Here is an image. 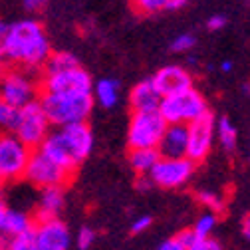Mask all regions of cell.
Returning <instances> with one entry per match:
<instances>
[{
    "label": "cell",
    "instance_id": "obj_22",
    "mask_svg": "<svg viewBox=\"0 0 250 250\" xmlns=\"http://www.w3.org/2000/svg\"><path fill=\"white\" fill-rule=\"evenodd\" d=\"M80 62L74 54L70 52H54L50 54L46 66H44V74H56V72H66L72 68H78Z\"/></svg>",
    "mask_w": 250,
    "mask_h": 250
},
{
    "label": "cell",
    "instance_id": "obj_2",
    "mask_svg": "<svg viewBox=\"0 0 250 250\" xmlns=\"http://www.w3.org/2000/svg\"><path fill=\"white\" fill-rule=\"evenodd\" d=\"M38 149L58 165L76 173V169L87 159L93 149V131L87 123L56 127Z\"/></svg>",
    "mask_w": 250,
    "mask_h": 250
},
{
    "label": "cell",
    "instance_id": "obj_7",
    "mask_svg": "<svg viewBox=\"0 0 250 250\" xmlns=\"http://www.w3.org/2000/svg\"><path fill=\"white\" fill-rule=\"evenodd\" d=\"M34 149L22 143L12 131L0 133V185L24 179L28 159Z\"/></svg>",
    "mask_w": 250,
    "mask_h": 250
},
{
    "label": "cell",
    "instance_id": "obj_29",
    "mask_svg": "<svg viewBox=\"0 0 250 250\" xmlns=\"http://www.w3.org/2000/svg\"><path fill=\"white\" fill-rule=\"evenodd\" d=\"M96 242V230L91 227H82L78 230V236H76V244L80 250H89L91 244Z\"/></svg>",
    "mask_w": 250,
    "mask_h": 250
},
{
    "label": "cell",
    "instance_id": "obj_27",
    "mask_svg": "<svg viewBox=\"0 0 250 250\" xmlns=\"http://www.w3.org/2000/svg\"><path fill=\"white\" fill-rule=\"evenodd\" d=\"M133 6L137 12H143V14H155V12H161V10H167L171 0H131Z\"/></svg>",
    "mask_w": 250,
    "mask_h": 250
},
{
    "label": "cell",
    "instance_id": "obj_20",
    "mask_svg": "<svg viewBox=\"0 0 250 250\" xmlns=\"http://www.w3.org/2000/svg\"><path fill=\"white\" fill-rule=\"evenodd\" d=\"M91 91H93V96H91L93 102H98L105 109L115 107L119 102V82L117 80L104 78L91 87Z\"/></svg>",
    "mask_w": 250,
    "mask_h": 250
},
{
    "label": "cell",
    "instance_id": "obj_1",
    "mask_svg": "<svg viewBox=\"0 0 250 250\" xmlns=\"http://www.w3.org/2000/svg\"><path fill=\"white\" fill-rule=\"evenodd\" d=\"M52 54L44 26L34 18H24L8 24L4 38V62L20 66L26 72L44 70Z\"/></svg>",
    "mask_w": 250,
    "mask_h": 250
},
{
    "label": "cell",
    "instance_id": "obj_32",
    "mask_svg": "<svg viewBox=\"0 0 250 250\" xmlns=\"http://www.w3.org/2000/svg\"><path fill=\"white\" fill-rule=\"evenodd\" d=\"M48 2L50 0H22V4L28 12H40L48 6Z\"/></svg>",
    "mask_w": 250,
    "mask_h": 250
},
{
    "label": "cell",
    "instance_id": "obj_41",
    "mask_svg": "<svg viewBox=\"0 0 250 250\" xmlns=\"http://www.w3.org/2000/svg\"><path fill=\"white\" fill-rule=\"evenodd\" d=\"M242 91L246 93V96H250V82H246V83H242Z\"/></svg>",
    "mask_w": 250,
    "mask_h": 250
},
{
    "label": "cell",
    "instance_id": "obj_3",
    "mask_svg": "<svg viewBox=\"0 0 250 250\" xmlns=\"http://www.w3.org/2000/svg\"><path fill=\"white\" fill-rule=\"evenodd\" d=\"M38 102L52 127L87 123L96 104L91 93H42Z\"/></svg>",
    "mask_w": 250,
    "mask_h": 250
},
{
    "label": "cell",
    "instance_id": "obj_4",
    "mask_svg": "<svg viewBox=\"0 0 250 250\" xmlns=\"http://www.w3.org/2000/svg\"><path fill=\"white\" fill-rule=\"evenodd\" d=\"M208 111L210 109H208L207 100L195 87H189V89H183L179 93H173V96L161 98V104H159V113L167 121V125L169 123L189 125Z\"/></svg>",
    "mask_w": 250,
    "mask_h": 250
},
{
    "label": "cell",
    "instance_id": "obj_39",
    "mask_svg": "<svg viewBox=\"0 0 250 250\" xmlns=\"http://www.w3.org/2000/svg\"><path fill=\"white\" fill-rule=\"evenodd\" d=\"M6 201L2 199V197H0V225H2V218H4V212H6Z\"/></svg>",
    "mask_w": 250,
    "mask_h": 250
},
{
    "label": "cell",
    "instance_id": "obj_23",
    "mask_svg": "<svg viewBox=\"0 0 250 250\" xmlns=\"http://www.w3.org/2000/svg\"><path fill=\"white\" fill-rule=\"evenodd\" d=\"M0 250H36L34 232L30 230L26 234H18L12 238H6L0 234Z\"/></svg>",
    "mask_w": 250,
    "mask_h": 250
},
{
    "label": "cell",
    "instance_id": "obj_11",
    "mask_svg": "<svg viewBox=\"0 0 250 250\" xmlns=\"http://www.w3.org/2000/svg\"><path fill=\"white\" fill-rule=\"evenodd\" d=\"M214 115L208 111L197 121L187 125V159L195 165L205 161L214 143Z\"/></svg>",
    "mask_w": 250,
    "mask_h": 250
},
{
    "label": "cell",
    "instance_id": "obj_14",
    "mask_svg": "<svg viewBox=\"0 0 250 250\" xmlns=\"http://www.w3.org/2000/svg\"><path fill=\"white\" fill-rule=\"evenodd\" d=\"M151 83L161 98H167L193 87V76L181 66H165L151 78Z\"/></svg>",
    "mask_w": 250,
    "mask_h": 250
},
{
    "label": "cell",
    "instance_id": "obj_26",
    "mask_svg": "<svg viewBox=\"0 0 250 250\" xmlns=\"http://www.w3.org/2000/svg\"><path fill=\"white\" fill-rule=\"evenodd\" d=\"M16 115L18 109L12 107L10 104L0 100V133H6L14 129V123H16Z\"/></svg>",
    "mask_w": 250,
    "mask_h": 250
},
{
    "label": "cell",
    "instance_id": "obj_34",
    "mask_svg": "<svg viewBox=\"0 0 250 250\" xmlns=\"http://www.w3.org/2000/svg\"><path fill=\"white\" fill-rule=\"evenodd\" d=\"M227 26V18L223 16V14H214V16H210L208 20H207V28L208 30H221V28H225Z\"/></svg>",
    "mask_w": 250,
    "mask_h": 250
},
{
    "label": "cell",
    "instance_id": "obj_37",
    "mask_svg": "<svg viewBox=\"0 0 250 250\" xmlns=\"http://www.w3.org/2000/svg\"><path fill=\"white\" fill-rule=\"evenodd\" d=\"M242 234L250 240V214H244L242 218Z\"/></svg>",
    "mask_w": 250,
    "mask_h": 250
},
{
    "label": "cell",
    "instance_id": "obj_40",
    "mask_svg": "<svg viewBox=\"0 0 250 250\" xmlns=\"http://www.w3.org/2000/svg\"><path fill=\"white\" fill-rule=\"evenodd\" d=\"M221 70H223L225 74H229V72L232 70V62H230V60H225L223 64H221Z\"/></svg>",
    "mask_w": 250,
    "mask_h": 250
},
{
    "label": "cell",
    "instance_id": "obj_8",
    "mask_svg": "<svg viewBox=\"0 0 250 250\" xmlns=\"http://www.w3.org/2000/svg\"><path fill=\"white\" fill-rule=\"evenodd\" d=\"M76 173L64 169L62 165H58L56 161H52L50 157L40 151L34 149L32 155L28 159L26 171H24V179L36 187V189H46V187H66Z\"/></svg>",
    "mask_w": 250,
    "mask_h": 250
},
{
    "label": "cell",
    "instance_id": "obj_13",
    "mask_svg": "<svg viewBox=\"0 0 250 250\" xmlns=\"http://www.w3.org/2000/svg\"><path fill=\"white\" fill-rule=\"evenodd\" d=\"M32 232H34L36 250H70L72 234L68 225L62 218L38 221Z\"/></svg>",
    "mask_w": 250,
    "mask_h": 250
},
{
    "label": "cell",
    "instance_id": "obj_36",
    "mask_svg": "<svg viewBox=\"0 0 250 250\" xmlns=\"http://www.w3.org/2000/svg\"><path fill=\"white\" fill-rule=\"evenodd\" d=\"M135 187H137L139 191H149L151 187H153V183H151L149 175H139V177H137V181H135Z\"/></svg>",
    "mask_w": 250,
    "mask_h": 250
},
{
    "label": "cell",
    "instance_id": "obj_28",
    "mask_svg": "<svg viewBox=\"0 0 250 250\" xmlns=\"http://www.w3.org/2000/svg\"><path fill=\"white\" fill-rule=\"evenodd\" d=\"M197 44V38L193 34H179L173 42H171V50L177 52V54H183V52H189L193 50Z\"/></svg>",
    "mask_w": 250,
    "mask_h": 250
},
{
    "label": "cell",
    "instance_id": "obj_31",
    "mask_svg": "<svg viewBox=\"0 0 250 250\" xmlns=\"http://www.w3.org/2000/svg\"><path fill=\"white\" fill-rule=\"evenodd\" d=\"M151 223H153V218H151L149 214L135 218L133 225H131V234H141V232H145V230L151 227Z\"/></svg>",
    "mask_w": 250,
    "mask_h": 250
},
{
    "label": "cell",
    "instance_id": "obj_33",
    "mask_svg": "<svg viewBox=\"0 0 250 250\" xmlns=\"http://www.w3.org/2000/svg\"><path fill=\"white\" fill-rule=\"evenodd\" d=\"M157 250H187V246L177 236H173V238H167L165 242H161Z\"/></svg>",
    "mask_w": 250,
    "mask_h": 250
},
{
    "label": "cell",
    "instance_id": "obj_16",
    "mask_svg": "<svg viewBox=\"0 0 250 250\" xmlns=\"http://www.w3.org/2000/svg\"><path fill=\"white\" fill-rule=\"evenodd\" d=\"M161 157L167 159H181L187 155V125L169 123L167 129L157 145Z\"/></svg>",
    "mask_w": 250,
    "mask_h": 250
},
{
    "label": "cell",
    "instance_id": "obj_6",
    "mask_svg": "<svg viewBox=\"0 0 250 250\" xmlns=\"http://www.w3.org/2000/svg\"><path fill=\"white\" fill-rule=\"evenodd\" d=\"M165 129H167V121L161 117L159 109L131 111L127 145L129 149H157Z\"/></svg>",
    "mask_w": 250,
    "mask_h": 250
},
{
    "label": "cell",
    "instance_id": "obj_21",
    "mask_svg": "<svg viewBox=\"0 0 250 250\" xmlns=\"http://www.w3.org/2000/svg\"><path fill=\"white\" fill-rule=\"evenodd\" d=\"M214 137H218V143L223 145V149L232 151L238 141V131L229 117H221L218 121H214Z\"/></svg>",
    "mask_w": 250,
    "mask_h": 250
},
{
    "label": "cell",
    "instance_id": "obj_19",
    "mask_svg": "<svg viewBox=\"0 0 250 250\" xmlns=\"http://www.w3.org/2000/svg\"><path fill=\"white\" fill-rule=\"evenodd\" d=\"M159 159H161V155L157 149H129V155H127L129 167L137 177L149 175Z\"/></svg>",
    "mask_w": 250,
    "mask_h": 250
},
{
    "label": "cell",
    "instance_id": "obj_25",
    "mask_svg": "<svg viewBox=\"0 0 250 250\" xmlns=\"http://www.w3.org/2000/svg\"><path fill=\"white\" fill-rule=\"evenodd\" d=\"M197 199H199V203L208 210V212H214V214H221V212H225L227 210V203H225V199L218 195V193H214V191H199L197 193Z\"/></svg>",
    "mask_w": 250,
    "mask_h": 250
},
{
    "label": "cell",
    "instance_id": "obj_38",
    "mask_svg": "<svg viewBox=\"0 0 250 250\" xmlns=\"http://www.w3.org/2000/svg\"><path fill=\"white\" fill-rule=\"evenodd\" d=\"M185 4H187V0H171L169 6H167V10H179V8H183Z\"/></svg>",
    "mask_w": 250,
    "mask_h": 250
},
{
    "label": "cell",
    "instance_id": "obj_35",
    "mask_svg": "<svg viewBox=\"0 0 250 250\" xmlns=\"http://www.w3.org/2000/svg\"><path fill=\"white\" fill-rule=\"evenodd\" d=\"M6 30H8V24L4 20H0V64L4 62V38H6Z\"/></svg>",
    "mask_w": 250,
    "mask_h": 250
},
{
    "label": "cell",
    "instance_id": "obj_9",
    "mask_svg": "<svg viewBox=\"0 0 250 250\" xmlns=\"http://www.w3.org/2000/svg\"><path fill=\"white\" fill-rule=\"evenodd\" d=\"M38 96V85L34 78L24 70H2L0 72V100L12 107H22L34 102Z\"/></svg>",
    "mask_w": 250,
    "mask_h": 250
},
{
    "label": "cell",
    "instance_id": "obj_24",
    "mask_svg": "<svg viewBox=\"0 0 250 250\" xmlns=\"http://www.w3.org/2000/svg\"><path fill=\"white\" fill-rule=\"evenodd\" d=\"M216 225H218V214L207 210V212H203L197 218V221H195V225H193L191 230L197 234V238H208V236H212Z\"/></svg>",
    "mask_w": 250,
    "mask_h": 250
},
{
    "label": "cell",
    "instance_id": "obj_18",
    "mask_svg": "<svg viewBox=\"0 0 250 250\" xmlns=\"http://www.w3.org/2000/svg\"><path fill=\"white\" fill-rule=\"evenodd\" d=\"M159 104H161V96L153 87L151 80L139 82L129 93L131 111H155L159 109Z\"/></svg>",
    "mask_w": 250,
    "mask_h": 250
},
{
    "label": "cell",
    "instance_id": "obj_10",
    "mask_svg": "<svg viewBox=\"0 0 250 250\" xmlns=\"http://www.w3.org/2000/svg\"><path fill=\"white\" fill-rule=\"evenodd\" d=\"M195 169H197V165L187 157H181V159L161 157L157 163H155V167L151 169L149 179H151L153 187H161V189H179V187H183L191 181Z\"/></svg>",
    "mask_w": 250,
    "mask_h": 250
},
{
    "label": "cell",
    "instance_id": "obj_30",
    "mask_svg": "<svg viewBox=\"0 0 250 250\" xmlns=\"http://www.w3.org/2000/svg\"><path fill=\"white\" fill-rule=\"evenodd\" d=\"M187 250H223V244L208 236V238H197Z\"/></svg>",
    "mask_w": 250,
    "mask_h": 250
},
{
    "label": "cell",
    "instance_id": "obj_12",
    "mask_svg": "<svg viewBox=\"0 0 250 250\" xmlns=\"http://www.w3.org/2000/svg\"><path fill=\"white\" fill-rule=\"evenodd\" d=\"M91 76L82 66L42 78V93H91Z\"/></svg>",
    "mask_w": 250,
    "mask_h": 250
},
{
    "label": "cell",
    "instance_id": "obj_17",
    "mask_svg": "<svg viewBox=\"0 0 250 250\" xmlns=\"http://www.w3.org/2000/svg\"><path fill=\"white\" fill-rule=\"evenodd\" d=\"M34 225H36V218L32 214H28L26 210L6 208L2 225H0V234L6 236V238H12V236L26 234L30 230H34Z\"/></svg>",
    "mask_w": 250,
    "mask_h": 250
},
{
    "label": "cell",
    "instance_id": "obj_5",
    "mask_svg": "<svg viewBox=\"0 0 250 250\" xmlns=\"http://www.w3.org/2000/svg\"><path fill=\"white\" fill-rule=\"evenodd\" d=\"M50 131H52V125H50L38 100L18 107V115H16L12 133L22 143H26L30 149H38L42 145V141L50 135Z\"/></svg>",
    "mask_w": 250,
    "mask_h": 250
},
{
    "label": "cell",
    "instance_id": "obj_15",
    "mask_svg": "<svg viewBox=\"0 0 250 250\" xmlns=\"http://www.w3.org/2000/svg\"><path fill=\"white\" fill-rule=\"evenodd\" d=\"M66 207V191L64 187H46L40 189L36 201V223L50 221V218H60V212Z\"/></svg>",
    "mask_w": 250,
    "mask_h": 250
}]
</instances>
